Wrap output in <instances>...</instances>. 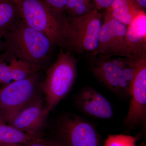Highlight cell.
Here are the masks:
<instances>
[{
	"instance_id": "16",
	"label": "cell",
	"mask_w": 146,
	"mask_h": 146,
	"mask_svg": "<svg viewBox=\"0 0 146 146\" xmlns=\"http://www.w3.org/2000/svg\"><path fill=\"white\" fill-rule=\"evenodd\" d=\"M20 19L15 0H0V30H5Z\"/></svg>"
},
{
	"instance_id": "25",
	"label": "cell",
	"mask_w": 146,
	"mask_h": 146,
	"mask_svg": "<svg viewBox=\"0 0 146 146\" xmlns=\"http://www.w3.org/2000/svg\"><path fill=\"white\" fill-rule=\"evenodd\" d=\"M137 146H146V145L145 143L143 142L142 143H141L140 145H137Z\"/></svg>"
},
{
	"instance_id": "27",
	"label": "cell",
	"mask_w": 146,
	"mask_h": 146,
	"mask_svg": "<svg viewBox=\"0 0 146 146\" xmlns=\"http://www.w3.org/2000/svg\"></svg>"
},
{
	"instance_id": "11",
	"label": "cell",
	"mask_w": 146,
	"mask_h": 146,
	"mask_svg": "<svg viewBox=\"0 0 146 146\" xmlns=\"http://www.w3.org/2000/svg\"><path fill=\"white\" fill-rule=\"evenodd\" d=\"M74 103L80 112L91 117L108 119L114 115L113 108L110 102L91 86L82 88L75 97Z\"/></svg>"
},
{
	"instance_id": "20",
	"label": "cell",
	"mask_w": 146,
	"mask_h": 146,
	"mask_svg": "<svg viewBox=\"0 0 146 146\" xmlns=\"http://www.w3.org/2000/svg\"><path fill=\"white\" fill-rule=\"evenodd\" d=\"M25 146H61L56 141L52 138L45 139L41 136L36 137L33 140L29 142Z\"/></svg>"
},
{
	"instance_id": "14",
	"label": "cell",
	"mask_w": 146,
	"mask_h": 146,
	"mask_svg": "<svg viewBox=\"0 0 146 146\" xmlns=\"http://www.w3.org/2000/svg\"><path fill=\"white\" fill-rule=\"evenodd\" d=\"M108 9L115 19L127 27L141 9L135 0H115Z\"/></svg>"
},
{
	"instance_id": "13",
	"label": "cell",
	"mask_w": 146,
	"mask_h": 146,
	"mask_svg": "<svg viewBox=\"0 0 146 146\" xmlns=\"http://www.w3.org/2000/svg\"><path fill=\"white\" fill-rule=\"evenodd\" d=\"M4 54L8 63L0 57V84L5 85L12 82L24 79L39 72L42 68L20 59L8 52Z\"/></svg>"
},
{
	"instance_id": "17",
	"label": "cell",
	"mask_w": 146,
	"mask_h": 146,
	"mask_svg": "<svg viewBox=\"0 0 146 146\" xmlns=\"http://www.w3.org/2000/svg\"><path fill=\"white\" fill-rule=\"evenodd\" d=\"M94 0H69L65 10V16L74 17L82 16L93 10Z\"/></svg>"
},
{
	"instance_id": "6",
	"label": "cell",
	"mask_w": 146,
	"mask_h": 146,
	"mask_svg": "<svg viewBox=\"0 0 146 146\" xmlns=\"http://www.w3.org/2000/svg\"><path fill=\"white\" fill-rule=\"evenodd\" d=\"M41 82L39 72L0 88V116L4 122L8 123L17 113L41 96Z\"/></svg>"
},
{
	"instance_id": "26",
	"label": "cell",
	"mask_w": 146,
	"mask_h": 146,
	"mask_svg": "<svg viewBox=\"0 0 146 146\" xmlns=\"http://www.w3.org/2000/svg\"><path fill=\"white\" fill-rule=\"evenodd\" d=\"M2 121V120L1 118V116H0V121Z\"/></svg>"
},
{
	"instance_id": "21",
	"label": "cell",
	"mask_w": 146,
	"mask_h": 146,
	"mask_svg": "<svg viewBox=\"0 0 146 146\" xmlns=\"http://www.w3.org/2000/svg\"><path fill=\"white\" fill-rule=\"evenodd\" d=\"M115 0H94V7L97 10L108 8Z\"/></svg>"
},
{
	"instance_id": "1",
	"label": "cell",
	"mask_w": 146,
	"mask_h": 146,
	"mask_svg": "<svg viewBox=\"0 0 146 146\" xmlns=\"http://www.w3.org/2000/svg\"><path fill=\"white\" fill-rule=\"evenodd\" d=\"M3 38L7 51L41 66L49 56L53 46L45 35L28 26L21 19L4 31Z\"/></svg>"
},
{
	"instance_id": "19",
	"label": "cell",
	"mask_w": 146,
	"mask_h": 146,
	"mask_svg": "<svg viewBox=\"0 0 146 146\" xmlns=\"http://www.w3.org/2000/svg\"><path fill=\"white\" fill-rule=\"evenodd\" d=\"M50 10L58 18L65 16V10L69 0H42Z\"/></svg>"
},
{
	"instance_id": "7",
	"label": "cell",
	"mask_w": 146,
	"mask_h": 146,
	"mask_svg": "<svg viewBox=\"0 0 146 146\" xmlns=\"http://www.w3.org/2000/svg\"><path fill=\"white\" fill-rule=\"evenodd\" d=\"M21 19L28 26L46 36L54 45L62 43V19L42 0H15Z\"/></svg>"
},
{
	"instance_id": "24",
	"label": "cell",
	"mask_w": 146,
	"mask_h": 146,
	"mask_svg": "<svg viewBox=\"0 0 146 146\" xmlns=\"http://www.w3.org/2000/svg\"><path fill=\"white\" fill-rule=\"evenodd\" d=\"M4 31L0 30V45H1L2 38H3V35Z\"/></svg>"
},
{
	"instance_id": "3",
	"label": "cell",
	"mask_w": 146,
	"mask_h": 146,
	"mask_svg": "<svg viewBox=\"0 0 146 146\" xmlns=\"http://www.w3.org/2000/svg\"><path fill=\"white\" fill-rule=\"evenodd\" d=\"M102 17L96 8L82 16H64L61 21L62 43L76 53L93 55L98 46Z\"/></svg>"
},
{
	"instance_id": "12",
	"label": "cell",
	"mask_w": 146,
	"mask_h": 146,
	"mask_svg": "<svg viewBox=\"0 0 146 146\" xmlns=\"http://www.w3.org/2000/svg\"><path fill=\"white\" fill-rule=\"evenodd\" d=\"M146 55V13L142 10L127 27L124 46L120 56L135 58Z\"/></svg>"
},
{
	"instance_id": "18",
	"label": "cell",
	"mask_w": 146,
	"mask_h": 146,
	"mask_svg": "<svg viewBox=\"0 0 146 146\" xmlns=\"http://www.w3.org/2000/svg\"><path fill=\"white\" fill-rule=\"evenodd\" d=\"M138 137L124 134H110L104 146H137Z\"/></svg>"
},
{
	"instance_id": "2",
	"label": "cell",
	"mask_w": 146,
	"mask_h": 146,
	"mask_svg": "<svg viewBox=\"0 0 146 146\" xmlns=\"http://www.w3.org/2000/svg\"><path fill=\"white\" fill-rule=\"evenodd\" d=\"M93 57L90 68L97 80L118 97L123 99L129 98L137 58L106 56Z\"/></svg>"
},
{
	"instance_id": "15",
	"label": "cell",
	"mask_w": 146,
	"mask_h": 146,
	"mask_svg": "<svg viewBox=\"0 0 146 146\" xmlns=\"http://www.w3.org/2000/svg\"><path fill=\"white\" fill-rule=\"evenodd\" d=\"M36 136L23 132L0 121V143L4 144L25 145L33 140Z\"/></svg>"
},
{
	"instance_id": "4",
	"label": "cell",
	"mask_w": 146,
	"mask_h": 146,
	"mask_svg": "<svg viewBox=\"0 0 146 146\" xmlns=\"http://www.w3.org/2000/svg\"><path fill=\"white\" fill-rule=\"evenodd\" d=\"M78 60L69 52L60 50L41 82L48 114L71 91L77 76Z\"/></svg>"
},
{
	"instance_id": "8",
	"label": "cell",
	"mask_w": 146,
	"mask_h": 146,
	"mask_svg": "<svg viewBox=\"0 0 146 146\" xmlns=\"http://www.w3.org/2000/svg\"><path fill=\"white\" fill-rule=\"evenodd\" d=\"M129 108L123 120L129 133L146 126V55L137 58V68L131 86Z\"/></svg>"
},
{
	"instance_id": "5",
	"label": "cell",
	"mask_w": 146,
	"mask_h": 146,
	"mask_svg": "<svg viewBox=\"0 0 146 146\" xmlns=\"http://www.w3.org/2000/svg\"><path fill=\"white\" fill-rule=\"evenodd\" d=\"M52 139L61 146H101V137L94 124L80 116L65 112L57 116Z\"/></svg>"
},
{
	"instance_id": "23",
	"label": "cell",
	"mask_w": 146,
	"mask_h": 146,
	"mask_svg": "<svg viewBox=\"0 0 146 146\" xmlns=\"http://www.w3.org/2000/svg\"><path fill=\"white\" fill-rule=\"evenodd\" d=\"M0 146H25V145H17V144H4L0 143Z\"/></svg>"
},
{
	"instance_id": "9",
	"label": "cell",
	"mask_w": 146,
	"mask_h": 146,
	"mask_svg": "<svg viewBox=\"0 0 146 146\" xmlns=\"http://www.w3.org/2000/svg\"><path fill=\"white\" fill-rule=\"evenodd\" d=\"M127 27L113 18L106 9L100 33L98 46L96 56H120L124 46Z\"/></svg>"
},
{
	"instance_id": "22",
	"label": "cell",
	"mask_w": 146,
	"mask_h": 146,
	"mask_svg": "<svg viewBox=\"0 0 146 146\" xmlns=\"http://www.w3.org/2000/svg\"><path fill=\"white\" fill-rule=\"evenodd\" d=\"M139 7L145 11L146 9V0H135Z\"/></svg>"
},
{
	"instance_id": "10",
	"label": "cell",
	"mask_w": 146,
	"mask_h": 146,
	"mask_svg": "<svg viewBox=\"0 0 146 146\" xmlns=\"http://www.w3.org/2000/svg\"><path fill=\"white\" fill-rule=\"evenodd\" d=\"M48 115L44 101L40 96L17 113L7 123L26 133L41 136Z\"/></svg>"
}]
</instances>
